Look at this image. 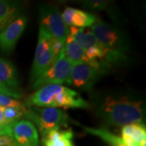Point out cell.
I'll return each mask as SVG.
<instances>
[{"label":"cell","mask_w":146,"mask_h":146,"mask_svg":"<svg viewBox=\"0 0 146 146\" xmlns=\"http://www.w3.org/2000/svg\"><path fill=\"white\" fill-rule=\"evenodd\" d=\"M42 136L44 146H75L71 128H55Z\"/></svg>","instance_id":"obj_13"},{"label":"cell","mask_w":146,"mask_h":146,"mask_svg":"<svg viewBox=\"0 0 146 146\" xmlns=\"http://www.w3.org/2000/svg\"><path fill=\"white\" fill-rule=\"evenodd\" d=\"M11 132L18 146H38L39 134L31 121L20 119L11 123Z\"/></svg>","instance_id":"obj_10"},{"label":"cell","mask_w":146,"mask_h":146,"mask_svg":"<svg viewBox=\"0 0 146 146\" xmlns=\"http://www.w3.org/2000/svg\"><path fill=\"white\" fill-rule=\"evenodd\" d=\"M72 64L65 57L64 50L53 64L33 83V89H40L48 84H62L66 83L72 68Z\"/></svg>","instance_id":"obj_7"},{"label":"cell","mask_w":146,"mask_h":146,"mask_svg":"<svg viewBox=\"0 0 146 146\" xmlns=\"http://www.w3.org/2000/svg\"><path fill=\"white\" fill-rule=\"evenodd\" d=\"M25 16H19L0 31V50L4 53L11 52L27 25Z\"/></svg>","instance_id":"obj_9"},{"label":"cell","mask_w":146,"mask_h":146,"mask_svg":"<svg viewBox=\"0 0 146 146\" xmlns=\"http://www.w3.org/2000/svg\"><path fill=\"white\" fill-rule=\"evenodd\" d=\"M0 94L8 96L11 98H16V99H20L22 98V94L21 91H16V90H12L9 89L8 87H7L3 84L0 82Z\"/></svg>","instance_id":"obj_21"},{"label":"cell","mask_w":146,"mask_h":146,"mask_svg":"<svg viewBox=\"0 0 146 146\" xmlns=\"http://www.w3.org/2000/svg\"><path fill=\"white\" fill-rule=\"evenodd\" d=\"M28 106L88 109L89 103L74 89L62 84H48L38 89L27 101Z\"/></svg>","instance_id":"obj_2"},{"label":"cell","mask_w":146,"mask_h":146,"mask_svg":"<svg viewBox=\"0 0 146 146\" xmlns=\"http://www.w3.org/2000/svg\"><path fill=\"white\" fill-rule=\"evenodd\" d=\"M63 50H64L65 57L72 65L78 64V63H87L90 65H94V66H102L108 69L110 68L105 63L92 62L89 58L87 57L83 49L74 41V39L70 35L67 36V39L64 43Z\"/></svg>","instance_id":"obj_11"},{"label":"cell","mask_w":146,"mask_h":146,"mask_svg":"<svg viewBox=\"0 0 146 146\" xmlns=\"http://www.w3.org/2000/svg\"><path fill=\"white\" fill-rule=\"evenodd\" d=\"M108 68L102 66H94L87 63H78L73 65L66 84L75 89L83 91L90 90Z\"/></svg>","instance_id":"obj_5"},{"label":"cell","mask_w":146,"mask_h":146,"mask_svg":"<svg viewBox=\"0 0 146 146\" xmlns=\"http://www.w3.org/2000/svg\"><path fill=\"white\" fill-rule=\"evenodd\" d=\"M25 116L37 126L42 136L55 128L68 127L70 119L63 110L53 107H33L28 106Z\"/></svg>","instance_id":"obj_3"},{"label":"cell","mask_w":146,"mask_h":146,"mask_svg":"<svg viewBox=\"0 0 146 146\" xmlns=\"http://www.w3.org/2000/svg\"><path fill=\"white\" fill-rule=\"evenodd\" d=\"M51 36L40 27L34 59L32 66L31 81L33 83L57 59L50 47Z\"/></svg>","instance_id":"obj_6"},{"label":"cell","mask_w":146,"mask_h":146,"mask_svg":"<svg viewBox=\"0 0 146 146\" xmlns=\"http://www.w3.org/2000/svg\"><path fill=\"white\" fill-rule=\"evenodd\" d=\"M3 134H12L11 124L6 126L0 125V135H3Z\"/></svg>","instance_id":"obj_23"},{"label":"cell","mask_w":146,"mask_h":146,"mask_svg":"<svg viewBox=\"0 0 146 146\" xmlns=\"http://www.w3.org/2000/svg\"><path fill=\"white\" fill-rule=\"evenodd\" d=\"M90 30L99 42L100 45L111 52L126 54L129 43L123 33L109 23L98 20Z\"/></svg>","instance_id":"obj_4"},{"label":"cell","mask_w":146,"mask_h":146,"mask_svg":"<svg viewBox=\"0 0 146 146\" xmlns=\"http://www.w3.org/2000/svg\"><path fill=\"white\" fill-rule=\"evenodd\" d=\"M81 127L87 133L101 138L110 146H127L124 141H123V139L120 136H116L106 128H94V127H89L84 126H81Z\"/></svg>","instance_id":"obj_16"},{"label":"cell","mask_w":146,"mask_h":146,"mask_svg":"<svg viewBox=\"0 0 146 146\" xmlns=\"http://www.w3.org/2000/svg\"><path fill=\"white\" fill-rule=\"evenodd\" d=\"M0 146H1V145H0Z\"/></svg>","instance_id":"obj_24"},{"label":"cell","mask_w":146,"mask_h":146,"mask_svg":"<svg viewBox=\"0 0 146 146\" xmlns=\"http://www.w3.org/2000/svg\"><path fill=\"white\" fill-rule=\"evenodd\" d=\"M0 106L3 107H16V108H23L26 106L18 99L1 94H0Z\"/></svg>","instance_id":"obj_19"},{"label":"cell","mask_w":146,"mask_h":146,"mask_svg":"<svg viewBox=\"0 0 146 146\" xmlns=\"http://www.w3.org/2000/svg\"><path fill=\"white\" fill-rule=\"evenodd\" d=\"M127 146H146V128L143 123L122 127L121 136Z\"/></svg>","instance_id":"obj_12"},{"label":"cell","mask_w":146,"mask_h":146,"mask_svg":"<svg viewBox=\"0 0 146 146\" xmlns=\"http://www.w3.org/2000/svg\"><path fill=\"white\" fill-rule=\"evenodd\" d=\"M20 4L14 2L0 0V31L20 16Z\"/></svg>","instance_id":"obj_15"},{"label":"cell","mask_w":146,"mask_h":146,"mask_svg":"<svg viewBox=\"0 0 146 146\" xmlns=\"http://www.w3.org/2000/svg\"><path fill=\"white\" fill-rule=\"evenodd\" d=\"M41 25L42 28L53 37L65 43L68 36V28L63 22L59 11L53 8L41 10Z\"/></svg>","instance_id":"obj_8"},{"label":"cell","mask_w":146,"mask_h":146,"mask_svg":"<svg viewBox=\"0 0 146 146\" xmlns=\"http://www.w3.org/2000/svg\"><path fill=\"white\" fill-rule=\"evenodd\" d=\"M0 82L12 90L20 91V81L15 66L3 58L0 57Z\"/></svg>","instance_id":"obj_14"},{"label":"cell","mask_w":146,"mask_h":146,"mask_svg":"<svg viewBox=\"0 0 146 146\" xmlns=\"http://www.w3.org/2000/svg\"><path fill=\"white\" fill-rule=\"evenodd\" d=\"M98 20V18L93 13L74 8L71 18V26L82 29L91 28Z\"/></svg>","instance_id":"obj_17"},{"label":"cell","mask_w":146,"mask_h":146,"mask_svg":"<svg viewBox=\"0 0 146 146\" xmlns=\"http://www.w3.org/2000/svg\"><path fill=\"white\" fill-rule=\"evenodd\" d=\"M84 5L89 9L94 11L104 10L107 6V2L106 1H85L84 2Z\"/></svg>","instance_id":"obj_20"},{"label":"cell","mask_w":146,"mask_h":146,"mask_svg":"<svg viewBox=\"0 0 146 146\" xmlns=\"http://www.w3.org/2000/svg\"><path fill=\"white\" fill-rule=\"evenodd\" d=\"M0 145L1 146H18L12 134L0 135Z\"/></svg>","instance_id":"obj_22"},{"label":"cell","mask_w":146,"mask_h":146,"mask_svg":"<svg viewBox=\"0 0 146 146\" xmlns=\"http://www.w3.org/2000/svg\"><path fill=\"white\" fill-rule=\"evenodd\" d=\"M27 107L16 108V107H3V114L4 119L8 124H11L14 122L21 119V117L25 116Z\"/></svg>","instance_id":"obj_18"},{"label":"cell","mask_w":146,"mask_h":146,"mask_svg":"<svg viewBox=\"0 0 146 146\" xmlns=\"http://www.w3.org/2000/svg\"><path fill=\"white\" fill-rule=\"evenodd\" d=\"M95 114L104 124L123 127L143 123L145 104L133 94L119 92L94 94L92 98Z\"/></svg>","instance_id":"obj_1"}]
</instances>
